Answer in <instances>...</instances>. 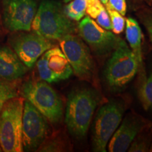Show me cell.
Here are the masks:
<instances>
[{
  "label": "cell",
  "mask_w": 152,
  "mask_h": 152,
  "mask_svg": "<svg viewBox=\"0 0 152 152\" xmlns=\"http://www.w3.org/2000/svg\"><path fill=\"white\" fill-rule=\"evenodd\" d=\"M106 8H110L118 11L122 16H125L127 11V4L125 0H108Z\"/></svg>",
  "instance_id": "21"
},
{
  "label": "cell",
  "mask_w": 152,
  "mask_h": 152,
  "mask_svg": "<svg viewBox=\"0 0 152 152\" xmlns=\"http://www.w3.org/2000/svg\"><path fill=\"white\" fill-rule=\"evenodd\" d=\"M141 128L139 121L132 117L126 118L114 132L109 142L110 152H124L130 147Z\"/></svg>",
  "instance_id": "13"
},
{
  "label": "cell",
  "mask_w": 152,
  "mask_h": 152,
  "mask_svg": "<svg viewBox=\"0 0 152 152\" xmlns=\"http://www.w3.org/2000/svg\"><path fill=\"white\" fill-rule=\"evenodd\" d=\"M150 151H152V143H151V147H150Z\"/></svg>",
  "instance_id": "26"
},
{
  "label": "cell",
  "mask_w": 152,
  "mask_h": 152,
  "mask_svg": "<svg viewBox=\"0 0 152 152\" xmlns=\"http://www.w3.org/2000/svg\"><path fill=\"white\" fill-rule=\"evenodd\" d=\"M9 35V46L28 68H32L39 58L54 47L50 39L35 33L14 32Z\"/></svg>",
  "instance_id": "7"
},
{
  "label": "cell",
  "mask_w": 152,
  "mask_h": 152,
  "mask_svg": "<svg viewBox=\"0 0 152 152\" xmlns=\"http://www.w3.org/2000/svg\"><path fill=\"white\" fill-rule=\"evenodd\" d=\"M123 112V106L115 102L106 104L99 110L93 128L92 146L94 151H106L108 143L121 125Z\"/></svg>",
  "instance_id": "6"
},
{
  "label": "cell",
  "mask_w": 152,
  "mask_h": 152,
  "mask_svg": "<svg viewBox=\"0 0 152 152\" xmlns=\"http://www.w3.org/2000/svg\"><path fill=\"white\" fill-rule=\"evenodd\" d=\"M129 151H147V147L146 144H144L143 142L140 141H133L132 144H130V147L128 148Z\"/></svg>",
  "instance_id": "22"
},
{
  "label": "cell",
  "mask_w": 152,
  "mask_h": 152,
  "mask_svg": "<svg viewBox=\"0 0 152 152\" xmlns=\"http://www.w3.org/2000/svg\"><path fill=\"white\" fill-rule=\"evenodd\" d=\"M140 96L146 108L152 109V78L145 80L140 89Z\"/></svg>",
  "instance_id": "19"
},
{
  "label": "cell",
  "mask_w": 152,
  "mask_h": 152,
  "mask_svg": "<svg viewBox=\"0 0 152 152\" xmlns=\"http://www.w3.org/2000/svg\"><path fill=\"white\" fill-rule=\"evenodd\" d=\"M140 66L137 57L124 40L114 49L105 69V78L110 87L121 88L135 76Z\"/></svg>",
  "instance_id": "5"
},
{
  "label": "cell",
  "mask_w": 152,
  "mask_h": 152,
  "mask_svg": "<svg viewBox=\"0 0 152 152\" xmlns=\"http://www.w3.org/2000/svg\"><path fill=\"white\" fill-rule=\"evenodd\" d=\"M18 95V87L14 80L0 79V112L9 100Z\"/></svg>",
  "instance_id": "17"
},
{
  "label": "cell",
  "mask_w": 152,
  "mask_h": 152,
  "mask_svg": "<svg viewBox=\"0 0 152 152\" xmlns=\"http://www.w3.org/2000/svg\"><path fill=\"white\" fill-rule=\"evenodd\" d=\"M20 93L49 122L57 123L61 120L63 102L48 83L28 80L20 87Z\"/></svg>",
  "instance_id": "4"
},
{
  "label": "cell",
  "mask_w": 152,
  "mask_h": 152,
  "mask_svg": "<svg viewBox=\"0 0 152 152\" xmlns=\"http://www.w3.org/2000/svg\"><path fill=\"white\" fill-rule=\"evenodd\" d=\"M126 25V39L128 40L131 50L137 57L139 64H141L142 61V33L140 25L132 18H128L125 20Z\"/></svg>",
  "instance_id": "15"
},
{
  "label": "cell",
  "mask_w": 152,
  "mask_h": 152,
  "mask_svg": "<svg viewBox=\"0 0 152 152\" xmlns=\"http://www.w3.org/2000/svg\"><path fill=\"white\" fill-rule=\"evenodd\" d=\"M46 118L33 104L24 100L22 118V144L23 151L38 149L48 133Z\"/></svg>",
  "instance_id": "8"
},
{
  "label": "cell",
  "mask_w": 152,
  "mask_h": 152,
  "mask_svg": "<svg viewBox=\"0 0 152 152\" xmlns=\"http://www.w3.org/2000/svg\"><path fill=\"white\" fill-rule=\"evenodd\" d=\"M97 105V95L90 89H77L70 93L66 104L65 122L72 135L82 138L87 134Z\"/></svg>",
  "instance_id": "2"
},
{
  "label": "cell",
  "mask_w": 152,
  "mask_h": 152,
  "mask_svg": "<svg viewBox=\"0 0 152 152\" xmlns=\"http://www.w3.org/2000/svg\"><path fill=\"white\" fill-rule=\"evenodd\" d=\"M36 67L40 79L48 83L69 78L73 73L69 62L58 47H53L44 53L37 61Z\"/></svg>",
  "instance_id": "12"
},
{
  "label": "cell",
  "mask_w": 152,
  "mask_h": 152,
  "mask_svg": "<svg viewBox=\"0 0 152 152\" xmlns=\"http://www.w3.org/2000/svg\"><path fill=\"white\" fill-rule=\"evenodd\" d=\"M37 10L36 0H2V21L11 32L30 31Z\"/></svg>",
  "instance_id": "10"
},
{
  "label": "cell",
  "mask_w": 152,
  "mask_h": 152,
  "mask_svg": "<svg viewBox=\"0 0 152 152\" xmlns=\"http://www.w3.org/2000/svg\"><path fill=\"white\" fill-rule=\"evenodd\" d=\"M41 151H63L64 144L59 140H54L49 141L47 143H42L38 148Z\"/></svg>",
  "instance_id": "20"
},
{
  "label": "cell",
  "mask_w": 152,
  "mask_h": 152,
  "mask_svg": "<svg viewBox=\"0 0 152 152\" xmlns=\"http://www.w3.org/2000/svg\"><path fill=\"white\" fill-rule=\"evenodd\" d=\"M61 1H64V3H68V2H70L71 1H72V0H61Z\"/></svg>",
  "instance_id": "25"
},
{
  "label": "cell",
  "mask_w": 152,
  "mask_h": 152,
  "mask_svg": "<svg viewBox=\"0 0 152 152\" xmlns=\"http://www.w3.org/2000/svg\"><path fill=\"white\" fill-rule=\"evenodd\" d=\"M24 100L19 96L11 99L0 112V147L3 151H23L22 118Z\"/></svg>",
  "instance_id": "3"
},
{
  "label": "cell",
  "mask_w": 152,
  "mask_h": 152,
  "mask_svg": "<svg viewBox=\"0 0 152 152\" xmlns=\"http://www.w3.org/2000/svg\"><path fill=\"white\" fill-rule=\"evenodd\" d=\"M28 70L10 47L0 45V79L16 80L27 73Z\"/></svg>",
  "instance_id": "14"
},
{
  "label": "cell",
  "mask_w": 152,
  "mask_h": 152,
  "mask_svg": "<svg viewBox=\"0 0 152 152\" xmlns=\"http://www.w3.org/2000/svg\"><path fill=\"white\" fill-rule=\"evenodd\" d=\"M31 28L34 33L50 40H59L76 30L75 25L66 16L61 4L52 0L42 1Z\"/></svg>",
  "instance_id": "1"
},
{
  "label": "cell",
  "mask_w": 152,
  "mask_h": 152,
  "mask_svg": "<svg viewBox=\"0 0 152 152\" xmlns=\"http://www.w3.org/2000/svg\"><path fill=\"white\" fill-rule=\"evenodd\" d=\"M79 35L96 54L104 55L115 49L123 39L109 30L104 29L87 16L77 26Z\"/></svg>",
  "instance_id": "11"
},
{
  "label": "cell",
  "mask_w": 152,
  "mask_h": 152,
  "mask_svg": "<svg viewBox=\"0 0 152 152\" xmlns=\"http://www.w3.org/2000/svg\"><path fill=\"white\" fill-rule=\"evenodd\" d=\"M144 24L147 28L148 33H149L150 39L152 42V16L146 17L144 20Z\"/></svg>",
  "instance_id": "23"
},
{
  "label": "cell",
  "mask_w": 152,
  "mask_h": 152,
  "mask_svg": "<svg viewBox=\"0 0 152 152\" xmlns=\"http://www.w3.org/2000/svg\"><path fill=\"white\" fill-rule=\"evenodd\" d=\"M88 0H72L66 6L64 12L68 18L79 21L86 14Z\"/></svg>",
  "instance_id": "16"
},
{
  "label": "cell",
  "mask_w": 152,
  "mask_h": 152,
  "mask_svg": "<svg viewBox=\"0 0 152 152\" xmlns=\"http://www.w3.org/2000/svg\"><path fill=\"white\" fill-rule=\"evenodd\" d=\"M1 151H2V150H1V147H0V152H1Z\"/></svg>",
  "instance_id": "27"
},
{
  "label": "cell",
  "mask_w": 152,
  "mask_h": 152,
  "mask_svg": "<svg viewBox=\"0 0 152 152\" xmlns=\"http://www.w3.org/2000/svg\"><path fill=\"white\" fill-rule=\"evenodd\" d=\"M150 77H151V78H152V74H151V76H150Z\"/></svg>",
  "instance_id": "28"
},
{
  "label": "cell",
  "mask_w": 152,
  "mask_h": 152,
  "mask_svg": "<svg viewBox=\"0 0 152 152\" xmlns=\"http://www.w3.org/2000/svg\"><path fill=\"white\" fill-rule=\"evenodd\" d=\"M100 1L105 6L107 4V3H108V0H100Z\"/></svg>",
  "instance_id": "24"
},
{
  "label": "cell",
  "mask_w": 152,
  "mask_h": 152,
  "mask_svg": "<svg viewBox=\"0 0 152 152\" xmlns=\"http://www.w3.org/2000/svg\"><path fill=\"white\" fill-rule=\"evenodd\" d=\"M58 41L60 48L75 75L81 79L91 77L93 71L92 58L90 49L83 39L74 34H69Z\"/></svg>",
  "instance_id": "9"
},
{
  "label": "cell",
  "mask_w": 152,
  "mask_h": 152,
  "mask_svg": "<svg viewBox=\"0 0 152 152\" xmlns=\"http://www.w3.org/2000/svg\"><path fill=\"white\" fill-rule=\"evenodd\" d=\"M111 19V30L116 35H119L124 30L125 19L118 11L110 8H106Z\"/></svg>",
  "instance_id": "18"
}]
</instances>
